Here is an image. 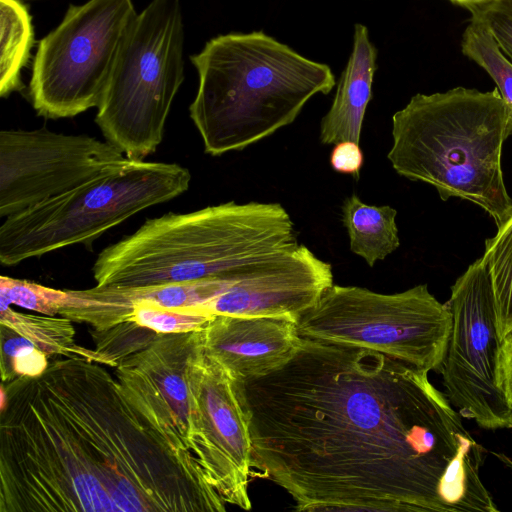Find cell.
Instances as JSON below:
<instances>
[{
  "label": "cell",
  "instance_id": "6da1fadb",
  "mask_svg": "<svg viewBox=\"0 0 512 512\" xmlns=\"http://www.w3.org/2000/svg\"><path fill=\"white\" fill-rule=\"evenodd\" d=\"M236 383L252 474L297 511L496 512L486 450L428 372L301 337L291 358Z\"/></svg>",
  "mask_w": 512,
  "mask_h": 512
},
{
  "label": "cell",
  "instance_id": "7a4b0ae2",
  "mask_svg": "<svg viewBox=\"0 0 512 512\" xmlns=\"http://www.w3.org/2000/svg\"><path fill=\"white\" fill-rule=\"evenodd\" d=\"M197 458L100 363L1 382L0 512H224Z\"/></svg>",
  "mask_w": 512,
  "mask_h": 512
},
{
  "label": "cell",
  "instance_id": "3957f363",
  "mask_svg": "<svg viewBox=\"0 0 512 512\" xmlns=\"http://www.w3.org/2000/svg\"><path fill=\"white\" fill-rule=\"evenodd\" d=\"M299 245L279 203H236L148 219L103 249L93 265L97 285L142 287L233 278Z\"/></svg>",
  "mask_w": 512,
  "mask_h": 512
},
{
  "label": "cell",
  "instance_id": "277c9868",
  "mask_svg": "<svg viewBox=\"0 0 512 512\" xmlns=\"http://www.w3.org/2000/svg\"><path fill=\"white\" fill-rule=\"evenodd\" d=\"M190 60L198 73L190 117L212 156L243 150L291 124L313 96L336 84L328 65L263 31L219 35Z\"/></svg>",
  "mask_w": 512,
  "mask_h": 512
},
{
  "label": "cell",
  "instance_id": "5b68a950",
  "mask_svg": "<svg viewBox=\"0 0 512 512\" xmlns=\"http://www.w3.org/2000/svg\"><path fill=\"white\" fill-rule=\"evenodd\" d=\"M510 136L512 105L497 88L418 93L392 117L387 158L400 176L481 207L498 227L512 211L501 162Z\"/></svg>",
  "mask_w": 512,
  "mask_h": 512
},
{
  "label": "cell",
  "instance_id": "8992f818",
  "mask_svg": "<svg viewBox=\"0 0 512 512\" xmlns=\"http://www.w3.org/2000/svg\"><path fill=\"white\" fill-rule=\"evenodd\" d=\"M189 170L179 164H126L6 217L0 226V262L13 266L76 244H89L142 210L184 193Z\"/></svg>",
  "mask_w": 512,
  "mask_h": 512
},
{
  "label": "cell",
  "instance_id": "52a82bcc",
  "mask_svg": "<svg viewBox=\"0 0 512 512\" xmlns=\"http://www.w3.org/2000/svg\"><path fill=\"white\" fill-rule=\"evenodd\" d=\"M181 0H152L130 24L98 105L96 123L131 160L161 143L184 81Z\"/></svg>",
  "mask_w": 512,
  "mask_h": 512
},
{
  "label": "cell",
  "instance_id": "ba28073f",
  "mask_svg": "<svg viewBox=\"0 0 512 512\" xmlns=\"http://www.w3.org/2000/svg\"><path fill=\"white\" fill-rule=\"evenodd\" d=\"M296 323L301 337L369 349L429 372L444 360L452 314L426 284L394 294L332 284Z\"/></svg>",
  "mask_w": 512,
  "mask_h": 512
},
{
  "label": "cell",
  "instance_id": "9c48e42d",
  "mask_svg": "<svg viewBox=\"0 0 512 512\" xmlns=\"http://www.w3.org/2000/svg\"><path fill=\"white\" fill-rule=\"evenodd\" d=\"M136 15L132 0L69 6L34 56L29 95L39 115L68 118L98 107Z\"/></svg>",
  "mask_w": 512,
  "mask_h": 512
},
{
  "label": "cell",
  "instance_id": "30bf717a",
  "mask_svg": "<svg viewBox=\"0 0 512 512\" xmlns=\"http://www.w3.org/2000/svg\"><path fill=\"white\" fill-rule=\"evenodd\" d=\"M446 304L452 328L439 370L448 401L484 429L512 428V404L498 383L501 339L494 291L482 258L455 281Z\"/></svg>",
  "mask_w": 512,
  "mask_h": 512
},
{
  "label": "cell",
  "instance_id": "8fae6325",
  "mask_svg": "<svg viewBox=\"0 0 512 512\" xmlns=\"http://www.w3.org/2000/svg\"><path fill=\"white\" fill-rule=\"evenodd\" d=\"M130 159L108 140L46 128L0 132V216L65 193Z\"/></svg>",
  "mask_w": 512,
  "mask_h": 512
},
{
  "label": "cell",
  "instance_id": "7c38bea8",
  "mask_svg": "<svg viewBox=\"0 0 512 512\" xmlns=\"http://www.w3.org/2000/svg\"><path fill=\"white\" fill-rule=\"evenodd\" d=\"M191 451L222 499L251 509L252 441L235 380L196 343L187 363Z\"/></svg>",
  "mask_w": 512,
  "mask_h": 512
},
{
  "label": "cell",
  "instance_id": "4fadbf2b",
  "mask_svg": "<svg viewBox=\"0 0 512 512\" xmlns=\"http://www.w3.org/2000/svg\"><path fill=\"white\" fill-rule=\"evenodd\" d=\"M196 339L197 331L158 334L115 367L126 399L159 431L190 451L187 363Z\"/></svg>",
  "mask_w": 512,
  "mask_h": 512
},
{
  "label": "cell",
  "instance_id": "5bb4252c",
  "mask_svg": "<svg viewBox=\"0 0 512 512\" xmlns=\"http://www.w3.org/2000/svg\"><path fill=\"white\" fill-rule=\"evenodd\" d=\"M198 334L204 352L237 382L279 368L301 341L296 321L286 317L214 315Z\"/></svg>",
  "mask_w": 512,
  "mask_h": 512
},
{
  "label": "cell",
  "instance_id": "9a60e30c",
  "mask_svg": "<svg viewBox=\"0 0 512 512\" xmlns=\"http://www.w3.org/2000/svg\"><path fill=\"white\" fill-rule=\"evenodd\" d=\"M377 50L368 29L356 24L352 51L329 111L321 120L320 140L331 145L342 141L359 144L365 112L372 98Z\"/></svg>",
  "mask_w": 512,
  "mask_h": 512
},
{
  "label": "cell",
  "instance_id": "2e32d148",
  "mask_svg": "<svg viewBox=\"0 0 512 512\" xmlns=\"http://www.w3.org/2000/svg\"><path fill=\"white\" fill-rule=\"evenodd\" d=\"M341 209L350 249L370 267L400 246L397 211L392 207L368 205L357 195H351L344 200Z\"/></svg>",
  "mask_w": 512,
  "mask_h": 512
},
{
  "label": "cell",
  "instance_id": "e0dca14e",
  "mask_svg": "<svg viewBox=\"0 0 512 512\" xmlns=\"http://www.w3.org/2000/svg\"><path fill=\"white\" fill-rule=\"evenodd\" d=\"M34 42L31 15L23 0H0V95L22 87L21 71Z\"/></svg>",
  "mask_w": 512,
  "mask_h": 512
},
{
  "label": "cell",
  "instance_id": "ac0fdd59",
  "mask_svg": "<svg viewBox=\"0 0 512 512\" xmlns=\"http://www.w3.org/2000/svg\"><path fill=\"white\" fill-rule=\"evenodd\" d=\"M73 321L66 317L30 314L14 310L11 305H0V324H4L30 340L48 357H81L95 362L92 349L75 343Z\"/></svg>",
  "mask_w": 512,
  "mask_h": 512
},
{
  "label": "cell",
  "instance_id": "d6986e66",
  "mask_svg": "<svg viewBox=\"0 0 512 512\" xmlns=\"http://www.w3.org/2000/svg\"><path fill=\"white\" fill-rule=\"evenodd\" d=\"M491 277L494 291L497 330L502 338L512 330V211L485 240L481 257Z\"/></svg>",
  "mask_w": 512,
  "mask_h": 512
},
{
  "label": "cell",
  "instance_id": "ffe728a7",
  "mask_svg": "<svg viewBox=\"0 0 512 512\" xmlns=\"http://www.w3.org/2000/svg\"><path fill=\"white\" fill-rule=\"evenodd\" d=\"M461 50L488 73L501 97L512 105V61L503 53L489 28L470 18L463 32Z\"/></svg>",
  "mask_w": 512,
  "mask_h": 512
},
{
  "label": "cell",
  "instance_id": "44dd1931",
  "mask_svg": "<svg viewBox=\"0 0 512 512\" xmlns=\"http://www.w3.org/2000/svg\"><path fill=\"white\" fill-rule=\"evenodd\" d=\"M213 316L193 307L166 308L138 301L124 322H133L157 334L186 333L201 330Z\"/></svg>",
  "mask_w": 512,
  "mask_h": 512
},
{
  "label": "cell",
  "instance_id": "7402d4cb",
  "mask_svg": "<svg viewBox=\"0 0 512 512\" xmlns=\"http://www.w3.org/2000/svg\"><path fill=\"white\" fill-rule=\"evenodd\" d=\"M48 356L12 328L0 324V374L2 382L35 377L48 367Z\"/></svg>",
  "mask_w": 512,
  "mask_h": 512
},
{
  "label": "cell",
  "instance_id": "603a6c76",
  "mask_svg": "<svg viewBox=\"0 0 512 512\" xmlns=\"http://www.w3.org/2000/svg\"><path fill=\"white\" fill-rule=\"evenodd\" d=\"M91 334L96 345L93 349L95 361L113 368L129 355L148 346L158 335L130 321L105 330H91Z\"/></svg>",
  "mask_w": 512,
  "mask_h": 512
},
{
  "label": "cell",
  "instance_id": "cb8c5ba5",
  "mask_svg": "<svg viewBox=\"0 0 512 512\" xmlns=\"http://www.w3.org/2000/svg\"><path fill=\"white\" fill-rule=\"evenodd\" d=\"M0 305H16L40 314L56 316L64 306V290L2 275Z\"/></svg>",
  "mask_w": 512,
  "mask_h": 512
},
{
  "label": "cell",
  "instance_id": "d4e9b609",
  "mask_svg": "<svg viewBox=\"0 0 512 512\" xmlns=\"http://www.w3.org/2000/svg\"><path fill=\"white\" fill-rule=\"evenodd\" d=\"M464 8L471 18L489 28L503 53L512 61V0H491Z\"/></svg>",
  "mask_w": 512,
  "mask_h": 512
},
{
  "label": "cell",
  "instance_id": "484cf974",
  "mask_svg": "<svg viewBox=\"0 0 512 512\" xmlns=\"http://www.w3.org/2000/svg\"><path fill=\"white\" fill-rule=\"evenodd\" d=\"M363 161L364 156L359 144L354 141L335 144L330 155V164L335 172L351 175L355 179L359 178Z\"/></svg>",
  "mask_w": 512,
  "mask_h": 512
},
{
  "label": "cell",
  "instance_id": "4316f807",
  "mask_svg": "<svg viewBox=\"0 0 512 512\" xmlns=\"http://www.w3.org/2000/svg\"><path fill=\"white\" fill-rule=\"evenodd\" d=\"M498 383L512 404V330L501 340L498 359Z\"/></svg>",
  "mask_w": 512,
  "mask_h": 512
},
{
  "label": "cell",
  "instance_id": "83f0119b",
  "mask_svg": "<svg viewBox=\"0 0 512 512\" xmlns=\"http://www.w3.org/2000/svg\"><path fill=\"white\" fill-rule=\"evenodd\" d=\"M506 467L512 470V458L504 453L492 452Z\"/></svg>",
  "mask_w": 512,
  "mask_h": 512
},
{
  "label": "cell",
  "instance_id": "f1b7e54d",
  "mask_svg": "<svg viewBox=\"0 0 512 512\" xmlns=\"http://www.w3.org/2000/svg\"><path fill=\"white\" fill-rule=\"evenodd\" d=\"M450 1L454 4L465 7L467 5L487 2V1H491V0H450Z\"/></svg>",
  "mask_w": 512,
  "mask_h": 512
},
{
  "label": "cell",
  "instance_id": "f546056e",
  "mask_svg": "<svg viewBox=\"0 0 512 512\" xmlns=\"http://www.w3.org/2000/svg\"><path fill=\"white\" fill-rule=\"evenodd\" d=\"M23 1H29V0H23Z\"/></svg>",
  "mask_w": 512,
  "mask_h": 512
}]
</instances>
